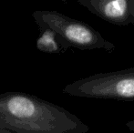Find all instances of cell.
Listing matches in <instances>:
<instances>
[{
	"instance_id": "1",
	"label": "cell",
	"mask_w": 134,
	"mask_h": 133,
	"mask_svg": "<svg viewBox=\"0 0 134 133\" xmlns=\"http://www.w3.org/2000/svg\"><path fill=\"white\" fill-rule=\"evenodd\" d=\"M0 128L13 133L90 132V127L66 108L16 91L0 94Z\"/></svg>"
},
{
	"instance_id": "2",
	"label": "cell",
	"mask_w": 134,
	"mask_h": 133,
	"mask_svg": "<svg viewBox=\"0 0 134 133\" xmlns=\"http://www.w3.org/2000/svg\"><path fill=\"white\" fill-rule=\"evenodd\" d=\"M32 18L39 28L54 31L66 50L75 48L80 50L101 49L111 53L116 49L112 42L91 26L58 11L37 10L32 13Z\"/></svg>"
},
{
	"instance_id": "3",
	"label": "cell",
	"mask_w": 134,
	"mask_h": 133,
	"mask_svg": "<svg viewBox=\"0 0 134 133\" xmlns=\"http://www.w3.org/2000/svg\"><path fill=\"white\" fill-rule=\"evenodd\" d=\"M62 91L78 98L134 100V67L97 73L68 84Z\"/></svg>"
},
{
	"instance_id": "4",
	"label": "cell",
	"mask_w": 134,
	"mask_h": 133,
	"mask_svg": "<svg viewBox=\"0 0 134 133\" xmlns=\"http://www.w3.org/2000/svg\"><path fill=\"white\" fill-rule=\"evenodd\" d=\"M131 0H78V4L91 14L116 26L132 24Z\"/></svg>"
},
{
	"instance_id": "5",
	"label": "cell",
	"mask_w": 134,
	"mask_h": 133,
	"mask_svg": "<svg viewBox=\"0 0 134 133\" xmlns=\"http://www.w3.org/2000/svg\"><path fill=\"white\" fill-rule=\"evenodd\" d=\"M39 29L40 34L36 43V47L39 51L50 54H59L66 51L54 31L49 28Z\"/></svg>"
},
{
	"instance_id": "6",
	"label": "cell",
	"mask_w": 134,
	"mask_h": 133,
	"mask_svg": "<svg viewBox=\"0 0 134 133\" xmlns=\"http://www.w3.org/2000/svg\"><path fill=\"white\" fill-rule=\"evenodd\" d=\"M126 127H127V128L129 129L131 131L134 132V119L128 121V122L126 123Z\"/></svg>"
},
{
	"instance_id": "7",
	"label": "cell",
	"mask_w": 134,
	"mask_h": 133,
	"mask_svg": "<svg viewBox=\"0 0 134 133\" xmlns=\"http://www.w3.org/2000/svg\"><path fill=\"white\" fill-rule=\"evenodd\" d=\"M131 15L132 18V24L134 25V0H131Z\"/></svg>"
},
{
	"instance_id": "8",
	"label": "cell",
	"mask_w": 134,
	"mask_h": 133,
	"mask_svg": "<svg viewBox=\"0 0 134 133\" xmlns=\"http://www.w3.org/2000/svg\"><path fill=\"white\" fill-rule=\"evenodd\" d=\"M0 133H13V132L9 131V130H5V129L0 128Z\"/></svg>"
}]
</instances>
